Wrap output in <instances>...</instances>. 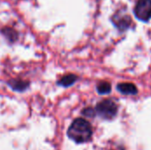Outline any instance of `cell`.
Segmentation results:
<instances>
[{
    "label": "cell",
    "instance_id": "1",
    "mask_svg": "<svg viewBox=\"0 0 151 150\" xmlns=\"http://www.w3.org/2000/svg\"><path fill=\"white\" fill-rule=\"evenodd\" d=\"M93 130L90 123L84 118H76L67 131L68 137L77 143L88 141L92 137Z\"/></svg>",
    "mask_w": 151,
    "mask_h": 150
},
{
    "label": "cell",
    "instance_id": "2",
    "mask_svg": "<svg viewBox=\"0 0 151 150\" xmlns=\"http://www.w3.org/2000/svg\"><path fill=\"white\" fill-rule=\"evenodd\" d=\"M96 112L104 119H111L117 115L118 106L112 100L105 99L97 103Z\"/></svg>",
    "mask_w": 151,
    "mask_h": 150
},
{
    "label": "cell",
    "instance_id": "3",
    "mask_svg": "<svg viewBox=\"0 0 151 150\" xmlns=\"http://www.w3.org/2000/svg\"><path fill=\"white\" fill-rule=\"evenodd\" d=\"M134 12L138 19L144 22L149 21L151 19V0H138Z\"/></svg>",
    "mask_w": 151,
    "mask_h": 150
},
{
    "label": "cell",
    "instance_id": "4",
    "mask_svg": "<svg viewBox=\"0 0 151 150\" xmlns=\"http://www.w3.org/2000/svg\"><path fill=\"white\" fill-rule=\"evenodd\" d=\"M111 21L113 25L120 32H124L127 30L131 27V24H132L131 17L127 13H125L122 11H119L116 13H114L113 16L111 17Z\"/></svg>",
    "mask_w": 151,
    "mask_h": 150
},
{
    "label": "cell",
    "instance_id": "5",
    "mask_svg": "<svg viewBox=\"0 0 151 150\" xmlns=\"http://www.w3.org/2000/svg\"><path fill=\"white\" fill-rule=\"evenodd\" d=\"M117 89L124 95H136L138 93V89L133 83H119L117 86Z\"/></svg>",
    "mask_w": 151,
    "mask_h": 150
},
{
    "label": "cell",
    "instance_id": "6",
    "mask_svg": "<svg viewBox=\"0 0 151 150\" xmlns=\"http://www.w3.org/2000/svg\"><path fill=\"white\" fill-rule=\"evenodd\" d=\"M8 84L13 90L19 91V92L26 90L29 86L28 81H26L23 80H19V79H13V80H10L8 82Z\"/></svg>",
    "mask_w": 151,
    "mask_h": 150
},
{
    "label": "cell",
    "instance_id": "7",
    "mask_svg": "<svg viewBox=\"0 0 151 150\" xmlns=\"http://www.w3.org/2000/svg\"><path fill=\"white\" fill-rule=\"evenodd\" d=\"M77 80H78V77H77L75 74L69 73V74L65 75V76L58 82V84L60 85V86H63V87H70V86H72Z\"/></svg>",
    "mask_w": 151,
    "mask_h": 150
},
{
    "label": "cell",
    "instance_id": "8",
    "mask_svg": "<svg viewBox=\"0 0 151 150\" xmlns=\"http://www.w3.org/2000/svg\"><path fill=\"white\" fill-rule=\"evenodd\" d=\"M2 34L11 42H13L18 39V33L11 27H4L2 30Z\"/></svg>",
    "mask_w": 151,
    "mask_h": 150
},
{
    "label": "cell",
    "instance_id": "9",
    "mask_svg": "<svg viewBox=\"0 0 151 150\" xmlns=\"http://www.w3.org/2000/svg\"><path fill=\"white\" fill-rule=\"evenodd\" d=\"M96 90L100 95H106L109 94L111 91V85L107 82V81H102L100 82L97 87H96Z\"/></svg>",
    "mask_w": 151,
    "mask_h": 150
},
{
    "label": "cell",
    "instance_id": "10",
    "mask_svg": "<svg viewBox=\"0 0 151 150\" xmlns=\"http://www.w3.org/2000/svg\"><path fill=\"white\" fill-rule=\"evenodd\" d=\"M82 114L85 116V117H88V118H93L96 116V110L88 107V108H86L82 111Z\"/></svg>",
    "mask_w": 151,
    "mask_h": 150
}]
</instances>
